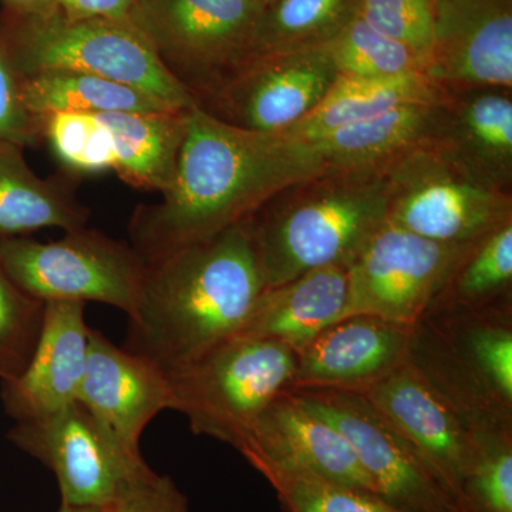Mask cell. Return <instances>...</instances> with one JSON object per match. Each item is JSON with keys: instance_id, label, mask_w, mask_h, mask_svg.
Instances as JSON below:
<instances>
[{"instance_id": "1", "label": "cell", "mask_w": 512, "mask_h": 512, "mask_svg": "<svg viewBox=\"0 0 512 512\" xmlns=\"http://www.w3.org/2000/svg\"><path fill=\"white\" fill-rule=\"evenodd\" d=\"M326 168L311 141L247 130L192 107L173 183L160 202L134 211L131 247L148 261L214 237Z\"/></svg>"}, {"instance_id": "2", "label": "cell", "mask_w": 512, "mask_h": 512, "mask_svg": "<svg viewBox=\"0 0 512 512\" xmlns=\"http://www.w3.org/2000/svg\"><path fill=\"white\" fill-rule=\"evenodd\" d=\"M146 264L123 348L167 376L239 335L266 289L244 221Z\"/></svg>"}, {"instance_id": "3", "label": "cell", "mask_w": 512, "mask_h": 512, "mask_svg": "<svg viewBox=\"0 0 512 512\" xmlns=\"http://www.w3.org/2000/svg\"><path fill=\"white\" fill-rule=\"evenodd\" d=\"M387 222L384 173L338 171L293 184L244 221L266 288L350 265Z\"/></svg>"}, {"instance_id": "4", "label": "cell", "mask_w": 512, "mask_h": 512, "mask_svg": "<svg viewBox=\"0 0 512 512\" xmlns=\"http://www.w3.org/2000/svg\"><path fill=\"white\" fill-rule=\"evenodd\" d=\"M406 363L471 431L512 430V302L431 308L412 326Z\"/></svg>"}, {"instance_id": "5", "label": "cell", "mask_w": 512, "mask_h": 512, "mask_svg": "<svg viewBox=\"0 0 512 512\" xmlns=\"http://www.w3.org/2000/svg\"><path fill=\"white\" fill-rule=\"evenodd\" d=\"M0 25L22 76L46 69L74 70L134 87L175 109L198 106L130 20H69L52 10L3 6Z\"/></svg>"}, {"instance_id": "6", "label": "cell", "mask_w": 512, "mask_h": 512, "mask_svg": "<svg viewBox=\"0 0 512 512\" xmlns=\"http://www.w3.org/2000/svg\"><path fill=\"white\" fill-rule=\"evenodd\" d=\"M296 352L285 343L237 335L168 376L174 412L197 436L241 448L255 421L295 383Z\"/></svg>"}, {"instance_id": "7", "label": "cell", "mask_w": 512, "mask_h": 512, "mask_svg": "<svg viewBox=\"0 0 512 512\" xmlns=\"http://www.w3.org/2000/svg\"><path fill=\"white\" fill-rule=\"evenodd\" d=\"M251 0H138L130 22L198 106L254 56Z\"/></svg>"}, {"instance_id": "8", "label": "cell", "mask_w": 512, "mask_h": 512, "mask_svg": "<svg viewBox=\"0 0 512 512\" xmlns=\"http://www.w3.org/2000/svg\"><path fill=\"white\" fill-rule=\"evenodd\" d=\"M0 264L23 291L43 302H100L130 316L146 261L136 249L87 227L55 242L0 237Z\"/></svg>"}, {"instance_id": "9", "label": "cell", "mask_w": 512, "mask_h": 512, "mask_svg": "<svg viewBox=\"0 0 512 512\" xmlns=\"http://www.w3.org/2000/svg\"><path fill=\"white\" fill-rule=\"evenodd\" d=\"M384 177L387 222L431 241L471 244L512 220V194L477 184L431 143L394 160Z\"/></svg>"}, {"instance_id": "10", "label": "cell", "mask_w": 512, "mask_h": 512, "mask_svg": "<svg viewBox=\"0 0 512 512\" xmlns=\"http://www.w3.org/2000/svg\"><path fill=\"white\" fill-rule=\"evenodd\" d=\"M289 393L345 437L384 503L400 512H461L429 461L365 394L330 387Z\"/></svg>"}, {"instance_id": "11", "label": "cell", "mask_w": 512, "mask_h": 512, "mask_svg": "<svg viewBox=\"0 0 512 512\" xmlns=\"http://www.w3.org/2000/svg\"><path fill=\"white\" fill-rule=\"evenodd\" d=\"M471 244H443L386 222L349 265L346 316L413 326L443 291Z\"/></svg>"}, {"instance_id": "12", "label": "cell", "mask_w": 512, "mask_h": 512, "mask_svg": "<svg viewBox=\"0 0 512 512\" xmlns=\"http://www.w3.org/2000/svg\"><path fill=\"white\" fill-rule=\"evenodd\" d=\"M8 437L53 471L66 505L107 507L121 485L148 468L77 402L16 421Z\"/></svg>"}, {"instance_id": "13", "label": "cell", "mask_w": 512, "mask_h": 512, "mask_svg": "<svg viewBox=\"0 0 512 512\" xmlns=\"http://www.w3.org/2000/svg\"><path fill=\"white\" fill-rule=\"evenodd\" d=\"M338 76L323 47L255 55L200 107L237 127L286 133L318 107Z\"/></svg>"}, {"instance_id": "14", "label": "cell", "mask_w": 512, "mask_h": 512, "mask_svg": "<svg viewBox=\"0 0 512 512\" xmlns=\"http://www.w3.org/2000/svg\"><path fill=\"white\" fill-rule=\"evenodd\" d=\"M238 451L259 473L305 474L377 495L345 437L289 390L266 407Z\"/></svg>"}, {"instance_id": "15", "label": "cell", "mask_w": 512, "mask_h": 512, "mask_svg": "<svg viewBox=\"0 0 512 512\" xmlns=\"http://www.w3.org/2000/svg\"><path fill=\"white\" fill-rule=\"evenodd\" d=\"M426 73L450 92L512 90V0H436Z\"/></svg>"}, {"instance_id": "16", "label": "cell", "mask_w": 512, "mask_h": 512, "mask_svg": "<svg viewBox=\"0 0 512 512\" xmlns=\"http://www.w3.org/2000/svg\"><path fill=\"white\" fill-rule=\"evenodd\" d=\"M362 393L429 461L458 504L476 443L451 403L409 363Z\"/></svg>"}, {"instance_id": "17", "label": "cell", "mask_w": 512, "mask_h": 512, "mask_svg": "<svg viewBox=\"0 0 512 512\" xmlns=\"http://www.w3.org/2000/svg\"><path fill=\"white\" fill-rule=\"evenodd\" d=\"M77 403L131 453L157 414L173 409L170 379L144 357L90 329L89 355Z\"/></svg>"}, {"instance_id": "18", "label": "cell", "mask_w": 512, "mask_h": 512, "mask_svg": "<svg viewBox=\"0 0 512 512\" xmlns=\"http://www.w3.org/2000/svg\"><path fill=\"white\" fill-rule=\"evenodd\" d=\"M410 332L377 316H346L296 352L293 387L363 392L406 363Z\"/></svg>"}, {"instance_id": "19", "label": "cell", "mask_w": 512, "mask_h": 512, "mask_svg": "<svg viewBox=\"0 0 512 512\" xmlns=\"http://www.w3.org/2000/svg\"><path fill=\"white\" fill-rule=\"evenodd\" d=\"M90 329L83 302H46L42 329L28 365L16 379L2 382L3 404L13 419H36L77 402L86 372Z\"/></svg>"}, {"instance_id": "20", "label": "cell", "mask_w": 512, "mask_h": 512, "mask_svg": "<svg viewBox=\"0 0 512 512\" xmlns=\"http://www.w3.org/2000/svg\"><path fill=\"white\" fill-rule=\"evenodd\" d=\"M431 144L477 184L511 194V90L488 87L451 93Z\"/></svg>"}, {"instance_id": "21", "label": "cell", "mask_w": 512, "mask_h": 512, "mask_svg": "<svg viewBox=\"0 0 512 512\" xmlns=\"http://www.w3.org/2000/svg\"><path fill=\"white\" fill-rule=\"evenodd\" d=\"M348 301V265L313 269L266 288L239 335L278 340L298 352L322 330L345 318Z\"/></svg>"}, {"instance_id": "22", "label": "cell", "mask_w": 512, "mask_h": 512, "mask_svg": "<svg viewBox=\"0 0 512 512\" xmlns=\"http://www.w3.org/2000/svg\"><path fill=\"white\" fill-rule=\"evenodd\" d=\"M446 103L399 107L336 128L311 143L318 148L328 170L384 173L407 151L433 143Z\"/></svg>"}, {"instance_id": "23", "label": "cell", "mask_w": 512, "mask_h": 512, "mask_svg": "<svg viewBox=\"0 0 512 512\" xmlns=\"http://www.w3.org/2000/svg\"><path fill=\"white\" fill-rule=\"evenodd\" d=\"M23 151L19 144L0 141V237L86 227L90 211L74 195L72 180L39 177Z\"/></svg>"}, {"instance_id": "24", "label": "cell", "mask_w": 512, "mask_h": 512, "mask_svg": "<svg viewBox=\"0 0 512 512\" xmlns=\"http://www.w3.org/2000/svg\"><path fill=\"white\" fill-rule=\"evenodd\" d=\"M451 93L427 73L370 77L339 74L318 107L286 133L313 141L336 128L399 107L446 103Z\"/></svg>"}, {"instance_id": "25", "label": "cell", "mask_w": 512, "mask_h": 512, "mask_svg": "<svg viewBox=\"0 0 512 512\" xmlns=\"http://www.w3.org/2000/svg\"><path fill=\"white\" fill-rule=\"evenodd\" d=\"M190 110L97 114L109 134L114 173L140 190L167 191Z\"/></svg>"}, {"instance_id": "26", "label": "cell", "mask_w": 512, "mask_h": 512, "mask_svg": "<svg viewBox=\"0 0 512 512\" xmlns=\"http://www.w3.org/2000/svg\"><path fill=\"white\" fill-rule=\"evenodd\" d=\"M22 96L30 113L39 120L40 117L56 113L181 110L126 84L66 69L23 74Z\"/></svg>"}, {"instance_id": "27", "label": "cell", "mask_w": 512, "mask_h": 512, "mask_svg": "<svg viewBox=\"0 0 512 512\" xmlns=\"http://www.w3.org/2000/svg\"><path fill=\"white\" fill-rule=\"evenodd\" d=\"M359 0H271L261 9L254 56L319 49L355 18Z\"/></svg>"}, {"instance_id": "28", "label": "cell", "mask_w": 512, "mask_h": 512, "mask_svg": "<svg viewBox=\"0 0 512 512\" xmlns=\"http://www.w3.org/2000/svg\"><path fill=\"white\" fill-rule=\"evenodd\" d=\"M505 302H512V220L474 242L431 308Z\"/></svg>"}, {"instance_id": "29", "label": "cell", "mask_w": 512, "mask_h": 512, "mask_svg": "<svg viewBox=\"0 0 512 512\" xmlns=\"http://www.w3.org/2000/svg\"><path fill=\"white\" fill-rule=\"evenodd\" d=\"M323 49L342 76L427 72V63L419 55L377 32L359 13Z\"/></svg>"}, {"instance_id": "30", "label": "cell", "mask_w": 512, "mask_h": 512, "mask_svg": "<svg viewBox=\"0 0 512 512\" xmlns=\"http://www.w3.org/2000/svg\"><path fill=\"white\" fill-rule=\"evenodd\" d=\"M476 454L461 488V512H512V430H473Z\"/></svg>"}, {"instance_id": "31", "label": "cell", "mask_w": 512, "mask_h": 512, "mask_svg": "<svg viewBox=\"0 0 512 512\" xmlns=\"http://www.w3.org/2000/svg\"><path fill=\"white\" fill-rule=\"evenodd\" d=\"M40 124L43 141L70 175L113 171L109 134L97 114H49Z\"/></svg>"}, {"instance_id": "32", "label": "cell", "mask_w": 512, "mask_h": 512, "mask_svg": "<svg viewBox=\"0 0 512 512\" xmlns=\"http://www.w3.org/2000/svg\"><path fill=\"white\" fill-rule=\"evenodd\" d=\"M46 302L23 291L0 264V380L25 370L42 329Z\"/></svg>"}, {"instance_id": "33", "label": "cell", "mask_w": 512, "mask_h": 512, "mask_svg": "<svg viewBox=\"0 0 512 512\" xmlns=\"http://www.w3.org/2000/svg\"><path fill=\"white\" fill-rule=\"evenodd\" d=\"M284 512H400L377 495L305 474L264 471Z\"/></svg>"}, {"instance_id": "34", "label": "cell", "mask_w": 512, "mask_h": 512, "mask_svg": "<svg viewBox=\"0 0 512 512\" xmlns=\"http://www.w3.org/2000/svg\"><path fill=\"white\" fill-rule=\"evenodd\" d=\"M436 0H359L357 13L382 35L409 47L429 67Z\"/></svg>"}, {"instance_id": "35", "label": "cell", "mask_w": 512, "mask_h": 512, "mask_svg": "<svg viewBox=\"0 0 512 512\" xmlns=\"http://www.w3.org/2000/svg\"><path fill=\"white\" fill-rule=\"evenodd\" d=\"M0 141L25 148L43 143L42 124L26 107L22 96V74L16 69L8 37L0 25Z\"/></svg>"}, {"instance_id": "36", "label": "cell", "mask_w": 512, "mask_h": 512, "mask_svg": "<svg viewBox=\"0 0 512 512\" xmlns=\"http://www.w3.org/2000/svg\"><path fill=\"white\" fill-rule=\"evenodd\" d=\"M104 512H190L187 497L150 467L126 481Z\"/></svg>"}, {"instance_id": "37", "label": "cell", "mask_w": 512, "mask_h": 512, "mask_svg": "<svg viewBox=\"0 0 512 512\" xmlns=\"http://www.w3.org/2000/svg\"><path fill=\"white\" fill-rule=\"evenodd\" d=\"M138 0H42L37 9L56 12L64 19H117L130 20Z\"/></svg>"}, {"instance_id": "38", "label": "cell", "mask_w": 512, "mask_h": 512, "mask_svg": "<svg viewBox=\"0 0 512 512\" xmlns=\"http://www.w3.org/2000/svg\"><path fill=\"white\" fill-rule=\"evenodd\" d=\"M40 5H42V0H3V6L12 9H37Z\"/></svg>"}, {"instance_id": "39", "label": "cell", "mask_w": 512, "mask_h": 512, "mask_svg": "<svg viewBox=\"0 0 512 512\" xmlns=\"http://www.w3.org/2000/svg\"><path fill=\"white\" fill-rule=\"evenodd\" d=\"M59 512H104V510L100 507H84V505L62 504Z\"/></svg>"}, {"instance_id": "40", "label": "cell", "mask_w": 512, "mask_h": 512, "mask_svg": "<svg viewBox=\"0 0 512 512\" xmlns=\"http://www.w3.org/2000/svg\"><path fill=\"white\" fill-rule=\"evenodd\" d=\"M251 2H254L255 5L261 6V8H264L266 3L271 2V0H251Z\"/></svg>"}]
</instances>
